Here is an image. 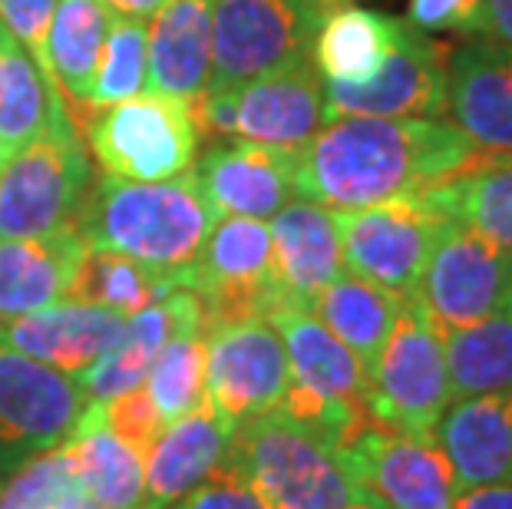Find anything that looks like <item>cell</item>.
<instances>
[{"instance_id":"obj_1","label":"cell","mask_w":512,"mask_h":509,"mask_svg":"<svg viewBox=\"0 0 512 509\" xmlns=\"http://www.w3.org/2000/svg\"><path fill=\"white\" fill-rule=\"evenodd\" d=\"M294 192L331 212L417 196L483 156L450 119L341 116L294 149Z\"/></svg>"},{"instance_id":"obj_2","label":"cell","mask_w":512,"mask_h":509,"mask_svg":"<svg viewBox=\"0 0 512 509\" xmlns=\"http://www.w3.org/2000/svg\"><path fill=\"white\" fill-rule=\"evenodd\" d=\"M215 219L219 215L195 186L192 169L159 182L93 172L76 232L86 245L129 255L172 288H182Z\"/></svg>"},{"instance_id":"obj_3","label":"cell","mask_w":512,"mask_h":509,"mask_svg":"<svg viewBox=\"0 0 512 509\" xmlns=\"http://www.w3.org/2000/svg\"><path fill=\"white\" fill-rule=\"evenodd\" d=\"M268 321L285 344L291 371L288 394L278 407L341 450L370 424L364 364L311 311L278 305Z\"/></svg>"},{"instance_id":"obj_4","label":"cell","mask_w":512,"mask_h":509,"mask_svg":"<svg viewBox=\"0 0 512 509\" xmlns=\"http://www.w3.org/2000/svg\"><path fill=\"white\" fill-rule=\"evenodd\" d=\"M228 460L242 470L261 509H344L354 500L337 450L281 407L235 427Z\"/></svg>"},{"instance_id":"obj_5","label":"cell","mask_w":512,"mask_h":509,"mask_svg":"<svg viewBox=\"0 0 512 509\" xmlns=\"http://www.w3.org/2000/svg\"><path fill=\"white\" fill-rule=\"evenodd\" d=\"M73 126L96 169L116 179H176L199 156V133L189 103L159 93H139L113 106H90Z\"/></svg>"},{"instance_id":"obj_6","label":"cell","mask_w":512,"mask_h":509,"mask_svg":"<svg viewBox=\"0 0 512 509\" xmlns=\"http://www.w3.org/2000/svg\"><path fill=\"white\" fill-rule=\"evenodd\" d=\"M93 182V162L67 110L37 143L0 166V242L76 229Z\"/></svg>"},{"instance_id":"obj_7","label":"cell","mask_w":512,"mask_h":509,"mask_svg":"<svg viewBox=\"0 0 512 509\" xmlns=\"http://www.w3.org/2000/svg\"><path fill=\"white\" fill-rule=\"evenodd\" d=\"M450 400L443 334L410 295L367 371V417L377 427L410 437H433V427Z\"/></svg>"},{"instance_id":"obj_8","label":"cell","mask_w":512,"mask_h":509,"mask_svg":"<svg viewBox=\"0 0 512 509\" xmlns=\"http://www.w3.org/2000/svg\"><path fill=\"white\" fill-rule=\"evenodd\" d=\"M328 0H212V83L232 90L311 57Z\"/></svg>"},{"instance_id":"obj_9","label":"cell","mask_w":512,"mask_h":509,"mask_svg":"<svg viewBox=\"0 0 512 509\" xmlns=\"http://www.w3.org/2000/svg\"><path fill=\"white\" fill-rule=\"evenodd\" d=\"M446 222L450 219L423 192L354 212H334L347 272L403 298L417 291L433 242Z\"/></svg>"},{"instance_id":"obj_10","label":"cell","mask_w":512,"mask_h":509,"mask_svg":"<svg viewBox=\"0 0 512 509\" xmlns=\"http://www.w3.org/2000/svg\"><path fill=\"white\" fill-rule=\"evenodd\" d=\"M337 457L354 500H370L380 509H450L460 496V480L433 437L367 424Z\"/></svg>"},{"instance_id":"obj_11","label":"cell","mask_w":512,"mask_h":509,"mask_svg":"<svg viewBox=\"0 0 512 509\" xmlns=\"http://www.w3.org/2000/svg\"><path fill=\"white\" fill-rule=\"evenodd\" d=\"M413 298L440 334L512 308V252L450 219L433 242Z\"/></svg>"},{"instance_id":"obj_12","label":"cell","mask_w":512,"mask_h":509,"mask_svg":"<svg viewBox=\"0 0 512 509\" xmlns=\"http://www.w3.org/2000/svg\"><path fill=\"white\" fill-rule=\"evenodd\" d=\"M182 288L199 295L205 331L228 321L268 318L281 305L268 222L242 215L215 219Z\"/></svg>"},{"instance_id":"obj_13","label":"cell","mask_w":512,"mask_h":509,"mask_svg":"<svg viewBox=\"0 0 512 509\" xmlns=\"http://www.w3.org/2000/svg\"><path fill=\"white\" fill-rule=\"evenodd\" d=\"M288 354L268 318L215 324L205 331V404L235 433L275 410L288 394Z\"/></svg>"},{"instance_id":"obj_14","label":"cell","mask_w":512,"mask_h":509,"mask_svg":"<svg viewBox=\"0 0 512 509\" xmlns=\"http://www.w3.org/2000/svg\"><path fill=\"white\" fill-rule=\"evenodd\" d=\"M86 404L76 377L0 344V480L37 453L60 447Z\"/></svg>"},{"instance_id":"obj_15","label":"cell","mask_w":512,"mask_h":509,"mask_svg":"<svg viewBox=\"0 0 512 509\" xmlns=\"http://www.w3.org/2000/svg\"><path fill=\"white\" fill-rule=\"evenodd\" d=\"M446 57V43L403 20L397 47L374 77L364 83H324V119L331 123L341 116H443Z\"/></svg>"},{"instance_id":"obj_16","label":"cell","mask_w":512,"mask_h":509,"mask_svg":"<svg viewBox=\"0 0 512 509\" xmlns=\"http://www.w3.org/2000/svg\"><path fill=\"white\" fill-rule=\"evenodd\" d=\"M443 116L483 156H512V47L470 37L446 57Z\"/></svg>"},{"instance_id":"obj_17","label":"cell","mask_w":512,"mask_h":509,"mask_svg":"<svg viewBox=\"0 0 512 509\" xmlns=\"http://www.w3.org/2000/svg\"><path fill=\"white\" fill-rule=\"evenodd\" d=\"M291 153L294 149L261 146L248 139L212 143L202 156H195L192 179L219 219L242 215L265 222L291 199H298Z\"/></svg>"},{"instance_id":"obj_18","label":"cell","mask_w":512,"mask_h":509,"mask_svg":"<svg viewBox=\"0 0 512 509\" xmlns=\"http://www.w3.org/2000/svg\"><path fill=\"white\" fill-rule=\"evenodd\" d=\"M179 331H205L202 301L192 288H172L156 305L129 314L116 341L76 377L86 400L103 404L133 387H143L159 348Z\"/></svg>"},{"instance_id":"obj_19","label":"cell","mask_w":512,"mask_h":509,"mask_svg":"<svg viewBox=\"0 0 512 509\" xmlns=\"http://www.w3.org/2000/svg\"><path fill=\"white\" fill-rule=\"evenodd\" d=\"M324 123V80L311 57L235 86V139L298 149Z\"/></svg>"},{"instance_id":"obj_20","label":"cell","mask_w":512,"mask_h":509,"mask_svg":"<svg viewBox=\"0 0 512 509\" xmlns=\"http://www.w3.org/2000/svg\"><path fill=\"white\" fill-rule=\"evenodd\" d=\"M271 262L281 305L311 308V301L344 275L341 238H337L334 212L318 202L298 199L271 215Z\"/></svg>"},{"instance_id":"obj_21","label":"cell","mask_w":512,"mask_h":509,"mask_svg":"<svg viewBox=\"0 0 512 509\" xmlns=\"http://www.w3.org/2000/svg\"><path fill=\"white\" fill-rule=\"evenodd\" d=\"M123 324V314L110 308L57 301L50 308L0 324V344L34 357L40 364L57 367L70 377H80L116 341Z\"/></svg>"},{"instance_id":"obj_22","label":"cell","mask_w":512,"mask_h":509,"mask_svg":"<svg viewBox=\"0 0 512 509\" xmlns=\"http://www.w3.org/2000/svg\"><path fill=\"white\" fill-rule=\"evenodd\" d=\"M212 83V0H166L146 34L149 93L192 103Z\"/></svg>"},{"instance_id":"obj_23","label":"cell","mask_w":512,"mask_h":509,"mask_svg":"<svg viewBox=\"0 0 512 509\" xmlns=\"http://www.w3.org/2000/svg\"><path fill=\"white\" fill-rule=\"evenodd\" d=\"M460 490L512 483V391L450 400L433 427Z\"/></svg>"},{"instance_id":"obj_24","label":"cell","mask_w":512,"mask_h":509,"mask_svg":"<svg viewBox=\"0 0 512 509\" xmlns=\"http://www.w3.org/2000/svg\"><path fill=\"white\" fill-rule=\"evenodd\" d=\"M228 443L232 430L209 404L176 424H166L146 453V486L139 509H172L228 457Z\"/></svg>"},{"instance_id":"obj_25","label":"cell","mask_w":512,"mask_h":509,"mask_svg":"<svg viewBox=\"0 0 512 509\" xmlns=\"http://www.w3.org/2000/svg\"><path fill=\"white\" fill-rule=\"evenodd\" d=\"M110 24L113 10L103 0H57L43 47V77L53 83L70 123L90 110V90Z\"/></svg>"},{"instance_id":"obj_26","label":"cell","mask_w":512,"mask_h":509,"mask_svg":"<svg viewBox=\"0 0 512 509\" xmlns=\"http://www.w3.org/2000/svg\"><path fill=\"white\" fill-rule=\"evenodd\" d=\"M83 248L76 229L0 242V324L67 301Z\"/></svg>"},{"instance_id":"obj_27","label":"cell","mask_w":512,"mask_h":509,"mask_svg":"<svg viewBox=\"0 0 512 509\" xmlns=\"http://www.w3.org/2000/svg\"><path fill=\"white\" fill-rule=\"evenodd\" d=\"M76 480L103 509H139L146 486V457L119 440L106 424L103 407L90 400L67 440Z\"/></svg>"},{"instance_id":"obj_28","label":"cell","mask_w":512,"mask_h":509,"mask_svg":"<svg viewBox=\"0 0 512 509\" xmlns=\"http://www.w3.org/2000/svg\"><path fill=\"white\" fill-rule=\"evenodd\" d=\"M403 20L367 7L334 4L311 40V63L324 83H364L397 47Z\"/></svg>"},{"instance_id":"obj_29","label":"cell","mask_w":512,"mask_h":509,"mask_svg":"<svg viewBox=\"0 0 512 509\" xmlns=\"http://www.w3.org/2000/svg\"><path fill=\"white\" fill-rule=\"evenodd\" d=\"M403 295L374 285L367 278L357 275H337L318 298L311 301V314L341 344H347L357 361L370 371V364L377 361L380 348H384L387 334L394 331V324L403 311Z\"/></svg>"},{"instance_id":"obj_30","label":"cell","mask_w":512,"mask_h":509,"mask_svg":"<svg viewBox=\"0 0 512 509\" xmlns=\"http://www.w3.org/2000/svg\"><path fill=\"white\" fill-rule=\"evenodd\" d=\"M60 96L37 60L0 27V166L47 133Z\"/></svg>"},{"instance_id":"obj_31","label":"cell","mask_w":512,"mask_h":509,"mask_svg":"<svg viewBox=\"0 0 512 509\" xmlns=\"http://www.w3.org/2000/svg\"><path fill=\"white\" fill-rule=\"evenodd\" d=\"M453 222L512 252V156H479L470 169L423 192Z\"/></svg>"},{"instance_id":"obj_32","label":"cell","mask_w":512,"mask_h":509,"mask_svg":"<svg viewBox=\"0 0 512 509\" xmlns=\"http://www.w3.org/2000/svg\"><path fill=\"white\" fill-rule=\"evenodd\" d=\"M443 357L453 400L512 391V308L446 331Z\"/></svg>"},{"instance_id":"obj_33","label":"cell","mask_w":512,"mask_h":509,"mask_svg":"<svg viewBox=\"0 0 512 509\" xmlns=\"http://www.w3.org/2000/svg\"><path fill=\"white\" fill-rule=\"evenodd\" d=\"M169 291L172 285L166 278L152 275L146 265L133 262L129 255L86 245L80 262H76V272L70 278L67 301L110 308L116 314H123V318H129V314L156 305Z\"/></svg>"},{"instance_id":"obj_34","label":"cell","mask_w":512,"mask_h":509,"mask_svg":"<svg viewBox=\"0 0 512 509\" xmlns=\"http://www.w3.org/2000/svg\"><path fill=\"white\" fill-rule=\"evenodd\" d=\"M162 424H176L205 404V331H179L162 344L146 374Z\"/></svg>"},{"instance_id":"obj_35","label":"cell","mask_w":512,"mask_h":509,"mask_svg":"<svg viewBox=\"0 0 512 509\" xmlns=\"http://www.w3.org/2000/svg\"><path fill=\"white\" fill-rule=\"evenodd\" d=\"M146 20L113 14L100 67L90 90V106H113L146 90Z\"/></svg>"},{"instance_id":"obj_36","label":"cell","mask_w":512,"mask_h":509,"mask_svg":"<svg viewBox=\"0 0 512 509\" xmlns=\"http://www.w3.org/2000/svg\"><path fill=\"white\" fill-rule=\"evenodd\" d=\"M80 493L83 486L76 480L70 450L67 443H60L20 463L0 480V509H57Z\"/></svg>"},{"instance_id":"obj_37","label":"cell","mask_w":512,"mask_h":509,"mask_svg":"<svg viewBox=\"0 0 512 509\" xmlns=\"http://www.w3.org/2000/svg\"><path fill=\"white\" fill-rule=\"evenodd\" d=\"M100 404V400H96ZM103 417H106V424L113 427V433L119 440H126L129 447L139 450L146 457L149 447L156 443V437L162 433V417H159V410L156 404H152V397L146 391V384L143 387H133V391H126V394H119L113 400H103Z\"/></svg>"},{"instance_id":"obj_38","label":"cell","mask_w":512,"mask_h":509,"mask_svg":"<svg viewBox=\"0 0 512 509\" xmlns=\"http://www.w3.org/2000/svg\"><path fill=\"white\" fill-rule=\"evenodd\" d=\"M407 24L430 37H483V0H407Z\"/></svg>"},{"instance_id":"obj_39","label":"cell","mask_w":512,"mask_h":509,"mask_svg":"<svg viewBox=\"0 0 512 509\" xmlns=\"http://www.w3.org/2000/svg\"><path fill=\"white\" fill-rule=\"evenodd\" d=\"M172 509H261L255 490L232 460H222L205 480Z\"/></svg>"},{"instance_id":"obj_40","label":"cell","mask_w":512,"mask_h":509,"mask_svg":"<svg viewBox=\"0 0 512 509\" xmlns=\"http://www.w3.org/2000/svg\"><path fill=\"white\" fill-rule=\"evenodd\" d=\"M53 10H57V0H0V27L37 60L40 70Z\"/></svg>"},{"instance_id":"obj_41","label":"cell","mask_w":512,"mask_h":509,"mask_svg":"<svg viewBox=\"0 0 512 509\" xmlns=\"http://www.w3.org/2000/svg\"><path fill=\"white\" fill-rule=\"evenodd\" d=\"M450 509H512V483H489L460 490Z\"/></svg>"},{"instance_id":"obj_42","label":"cell","mask_w":512,"mask_h":509,"mask_svg":"<svg viewBox=\"0 0 512 509\" xmlns=\"http://www.w3.org/2000/svg\"><path fill=\"white\" fill-rule=\"evenodd\" d=\"M483 37L512 47V0H483Z\"/></svg>"},{"instance_id":"obj_43","label":"cell","mask_w":512,"mask_h":509,"mask_svg":"<svg viewBox=\"0 0 512 509\" xmlns=\"http://www.w3.org/2000/svg\"><path fill=\"white\" fill-rule=\"evenodd\" d=\"M106 7L113 10L119 17H152L156 10L166 4V0H103Z\"/></svg>"},{"instance_id":"obj_44","label":"cell","mask_w":512,"mask_h":509,"mask_svg":"<svg viewBox=\"0 0 512 509\" xmlns=\"http://www.w3.org/2000/svg\"><path fill=\"white\" fill-rule=\"evenodd\" d=\"M57 509H103V506H96V503L90 500V496L80 493V496H70V500H67V503H60Z\"/></svg>"},{"instance_id":"obj_45","label":"cell","mask_w":512,"mask_h":509,"mask_svg":"<svg viewBox=\"0 0 512 509\" xmlns=\"http://www.w3.org/2000/svg\"><path fill=\"white\" fill-rule=\"evenodd\" d=\"M344 509H380L377 503H370V500H351Z\"/></svg>"},{"instance_id":"obj_46","label":"cell","mask_w":512,"mask_h":509,"mask_svg":"<svg viewBox=\"0 0 512 509\" xmlns=\"http://www.w3.org/2000/svg\"><path fill=\"white\" fill-rule=\"evenodd\" d=\"M328 4H337V0H328Z\"/></svg>"}]
</instances>
